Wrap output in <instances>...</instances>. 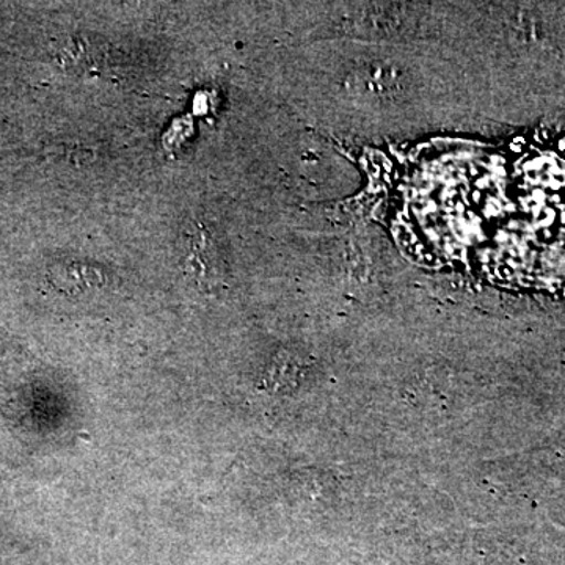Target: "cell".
Masks as SVG:
<instances>
[{
    "label": "cell",
    "instance_id": "7a4b0ae2",
    "mask_svg": "<svg viewBox=\"0 0 565 565\" xmlns=\"http://www.w3.org/2000/svg\"><path fill=\"white\" fill-rule=\"evenodd\" d=\"M58 280L63 288L71 291H85V289L99 288L106 285L107 277L99 267L90 264L73 263L68 266H61L57 273Z\"/></svg>",
    "mask_w": 565,
    "mask_h": 565
},
{
    "label": "cell",
    "instance_id": "6da1fadb",
    "mask_svg": "<svg viewBox=\"0 0 565 565\" xmlns=\"http://www.w3.org/2000/svg\"><path fill=\"white\" fill-rule=\"evenodd\" d=\"M180 245L185 277L202 291L214 292L225 280V266L214 230L202 221L189 223L181 234Z\"/></svg>",
    "mask_w": 565,
    "mask_h": 565
}]
</instances>
